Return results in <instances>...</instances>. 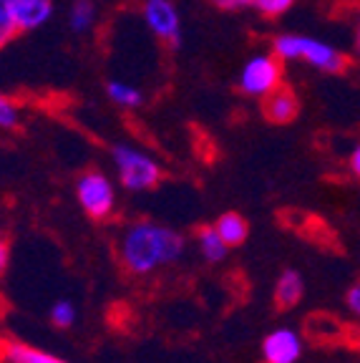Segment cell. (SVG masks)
<instances>
[{
  "instance_id": "1",
  "label": "cell",
  "mask_w": 360,
  "mask_h": 363,
  "mask_svg": "<svg viewBox=\"0 0 360 363\" xmlns=\"http://www.w3.org/2000/svg\"><path fill=\"white\" fill-rule=\"evenodd\" d=\"M186 238L169 225L134 220L121 227L116 238L118 265L131 278H152L169 270L184 257Z\"/></svg>"
},
{
  "instance_id": "2",
  "label": "cell",
  "mask_w": 360,
  "mask_h": 363,
  "mask_svg": "<svg viewBox=\"0 0 360 363\" xmlns=\"http://www.w3.org/2000/svg\"><path fill=\"white\" fill-rule=\"evenodd\" d=\"M272 53L282 63L305 61L310 68L322 71V74H343L348 68V56L338 51L335 45L327 40L315 38V35L305 33H280L272 38Z\"/></svg>"
},
{
  "instance_id": "3",
  "label": "cell",
  "mask_w": 360,
  "mask_h": 363,
  "mask_svg": "<svg viewBox=\"0 0 360 363\" xmlns=\"http://www.w3.org/2000/svg\"><path fill=\"white\" fill-rule=\"evenodd\" d=\"M111 164L116 167L118 184L131 194L152 192L164 177V167L159 164V159L134 144H113Z\"/></svg>"
},
{
  "instance_id": "4",
  "label": "cell",
  "mask_w": 360,
  "mask_h": 363,
  "mask_svg": "<svg viewBox=\"0 0 360 363\" xmlns=\"http://www.w3.org/2000/svg\"><path fill=\"white\" fill-rule=\"evenodd\" d=\"M76 202L86 217L106 222L116 212V184L103 169H86L76 177Z\"/></svg>"
},
{
  "instance_id": "5",
  "label": "cell",
  "mask_w": 360,
  "mask_h": 363,
  "mask_svg": "<svg viewBox=\"0 0 360 363\" xmlns=\"http://www.w3.org/2000/svg\"><path fill=\"white\" fill-rule=\"evenodd\" d=\"M282 71H285V66H282V61L272 51L254 53L240 68L237 89H240L242 96L262 101L267 94H272V91L282 86Z\"/></svg>"
},
{
  "instance_id": "6",
  "label": "cell",
  "mask_w": 360,
  "mask_h": 363,
  "mask_svg": "<svg viewBox=\"0 0 360 363\" xmlns=\"http://www.w3.org/2000/svg\"><path fill=\"white\" fill-rule=\"evenodd\" d=\"M141 21L157 40L167 43L169 48L181 45V13L174 0H144Z\"/></svg>"
},
{
  "instance_id": "7",
  "label": "cell",
  "mask_w": 360,
  "mask_h": 363,
  "mask_svg": "<svg viewBox=\"0 0 360 363\" xmlns=\"http://www.w3.org/2000/svg\"><path fill=\"white\" fill-rule=\"evenodd\" d=\"M305 353V340L290 325H280V328L270 330L262 338L259 346V356L262 363H298Z\"/></svg>"
},
{
  "instance_id": "8",
  "label": "cell",
  "mask_w": 360,
  "mask_h": 363,
  "mask_svg": "<svg viewBox=\"0 0 360 363\" xmlns=\"http://www.w3.org/2000/svg\"><path fill=\"white\" fill-rule=\"evenodd\" d=\"M11 13L18 33H30L53 18V0H11Z\"/></svg>"
},
{
  "instance_id": "9",
  "label": "cell",
  "mask_w": 360,
  "mask_h": 363,
  "mask_svg": "<svg viewBox=\"0 0 360 363\" xmlns=\"http://www.w3.org/2000/svg\"><path fill=\"white\" fill-rule=\"evenodd\" d=\"M262 113H265V119L272 121L277 126H285L290 121L298 119L300 113V99L290 86L282 84L280 89H275L272 94H267L262 99Z\"/></svg>"
},
{
  "instance_id": "10",
  "label": "cell",
  "mask_w": 360,
  "mask_h": 363,
  "mask_svg": "<svg viewBox=\"0 0 360 363\" xmlns=\"http://www.w3.org/2000/svg\"><path fill=\"white\" fill-rule=\"evenodd\" d=\"M305 298V278L303 272L293 270V267H287L277 275L275 280V288H272V303H275L277 311L287 313L298 308Z\"/></svg>"
},
{
  "instance_id": "11",
  "label": "cell",
  "mask_w": 360,
  "mask_h": 363,
  "mask_svg": "<svg viewBox=\"0 0 360 363\" xmlns=\"http://www.w3.org/2000/svg\"><path fill=\"white\" fill-rule=\"evenodd\" d=\"M0 363H71L66 358L35 348L23 340H3L0 343Z\"/></svg>"
},
{
  "instance_id": "12",
  "label": "cell",
  "mask_w": 360,
  "mask_h": 363,
  "mask_svg": "<svg viewBox=\"0 0 360 363\" xmlns=\"http://www.w3.org/2000/svg\"><path fill=\"white\" fill-rule=\"evenodd\" d=\"M194 242H197V250H199V255H202V260L209 262V265H220V262H225L227 255H230V245L220 238V233L214 230V225L197 227Z\"/></svg>"
},
{
  "instance_id": "13",
  "label": "cell",
  "mask_w": 360,
  "mask_h": 363,
  "mask_svg": "<svg viewBox=\"0 0 360 363\" xmlns=\"http://www.w3.org/2000/svg\"><path fill=\"white\" fill-rule=\"evenodd\" d=\"M106 96L113 106L124 108V111H136V108H141L144 101H147L144 91H141L136 84H129V81H124V79H108Z\"/></svg>"
},
{
  "instance_id": "14",
  "label": "cell",
  "mask_w": 360,
  "mask_h": 363,
  "mask_svg": "<svg viewBox=\"0 0 360 363\" xmlns=\"http://www.w3.org/2000/svg\"><path fill=\"white\" fill-rule=\"evenodd\" d=\"M214 230H217L220 238L230 245V250L244 245L249 238V222H247V217L240 215V212H222V215L214 220Z\"/></svg>"
},
{
  "instance_id": "15",
  "label": "cell",
  "mask_w": 360,
  "mask_h": 363,
  "mask_svg": "<svg viewBox=\"0 0 360 363\" xmlns=\"http://www.w3.org/2000/svg\"><path fill=\"white\" fill-rule=\"evenodd\" d=\"M96 21H99V11L94 0H74V6L68 8V28L74 33H91L96 28Z\"/></svg>"
},
{
  "instance_id": "16",
  "label": "cell",
  "mask_w": 360,
  "mask_h": 363,
  "mask_svg": "<svg viewBox=\"0 0 360 363\" xmlns=\"http://www.w3.org/2000/svg\"><path fill=\"white\" fill-rule=\"evenodd\" d=\"M48 318H51V325L58 330H68L76 325V318H79V311H76V303L68 301V298H61L51 306L48 311Z\"/></svg>"
},
{
  "instance_id": "17",
  "label": "cell",
  "mask_w": 360,
  "mask_h": 363,
  "mask_svg": "<svg viewBox=\"0 0 360 363\" xmlns=\"http://www.w3.org/2000/svg\"><path fill=\"white\" fill-rule=\"evenodd\" d=\"M23 124L21 106L11 96L0 94V131H16Z\"/></svg>"
},
{
  "instance_id": "18",
  "label": "cell",
  "mask_w": 360,
  "mask_h": 363,
  "mask_svg": "<svg viewBox=\"0 0 360 363\" xmlns=\"http://www.w3.org/2000/svg\"><path fill=\"white\" fill-rule=\"evenodd\" d=\"M18 35L16 23H13L11 13V0H0V48L8 45Z\"/></svg>"
},
{
  "instance_id": "19",
  "label": "cell",
  "mask_w": 360,
  "mask_h": 363,
  "mask_svg": "<svg viewBox=\"0 0 360 363\" xmlns=\"http://www.w3.org/2000/svg\"><path fill=\"white\" fill-rule=\"evenodd\" d=\"M295 6V0H254V11L265 18H282L290 13Z\"/></svg>"
},
{
  "instance_id": "20",
  "label": "cell",
  "mask_w": 360,
  "mask_h": 363,
  "mask_svg": "<svg viewBox=\"0 0 360 363\" xmlns=\"http://www.w3.org/2000/svg\"><path fill=\"white\" fill-rule=\"evenodd\" d=\"M209 3H212L217 11H225V13H240L254 6V0H209Z\"/></svg>"
},
{
  "instance_id": "21",
  "label": "cell",
  "mask_w": 360,
  "mask_h": 363,
  "mask_svg": "<svg viewBox=\"0 0 360 363\" xmlns=\"http://www.w3.org/2000/svg\"><path fill=\"white\" fill-rule=\"evenodd\" d=\"M345 308L360 320V280L350 285L348 293H345Z\"/></svg>"
},
{
  "instance_id": "22",
  "label": "cell",
  "mask_w": 360,
  "mask_h": 363,
  "mask_svg": "<svg viewBox=\"0 0 360 363\" xmlns=\"http://www.w3.org/2000/svg\"><path fill=\"white\" fill-rule=\"evenodd\" d=\"M8 265H11V242L3 233H0V278L6 275Z\"/></svg>"
},
{
  "instance_id": "23",
  "label": "cell",
  "mask_w": 360,
  "mask_h": 363,
  "mask_svg": "<svg viewBox=\"0 0 360 363\" xmlns=\"http://www.w3.org/2000/svg\"><path fill=\"white\" fill-rule=\"evenodd\" d=\"M348 172L355 177V179H360V142L353 147V152H350L348 157Z\"/></svg>"
},
{
  "instance_id": "24",
  "label": "cell",
  "mask_w": 360,
  "mask_h": 363,
  "mask_svg": "<svg viewBox=\"0 0 360 363\" xmlns=\"http://www.w3.org/2000/svg\"><path fill=\"white\" fill-rule=\"evenodd\" d=\"M355 53L360 56V18H358V23H355Z\"/></svg>"
}]
</instances>
